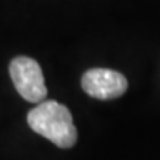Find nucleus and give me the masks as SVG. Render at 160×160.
Instances as JSON below:
<instances>
[{"label":"nucleus","instance_id":"nucleus-1","mask_svg":"<svg viewBox=\"0 0 160 160\" xmlns=\"http://www.w3.org/2000/svg\"><path fill=\"white\" fill-rule=\"evenodd\" d=\"M28 126L59 148H71L77 141V129L70 110L57 101H43L27 116Z\"/></svg>","mask_w":160,"mask_h":160},{"label":"nucleus","instance_id":"nucleus-2","mask_svg":"<svg viewBox=\"0 0 160 160\" xmlns=\"http://www.w3.org/2000/svg\"><path fill=\"white\" fill-rule=\"evenodd\" d=\"M9 74L18 93L28 102H43L48 97L43 71L39 62L28 57H17L9 64Z\"/></svg>","mask_w":160,"mask_h":160},{"label":"nucleus","instance_id":"nucleus-3","mask_svg":"<svg viewBox=\"0 0 160 160\" xmlns=\"http://www.w3.org/2000/svg\"><path fill=\"white\" fill-rule=\"evenodd\" d=\"M82 88L92 98L114 99L128 89V80L122 73L108 68H92L82 76Z\"/></svg>","mask_w":160,"mask_h":160}]
</instances>
